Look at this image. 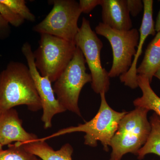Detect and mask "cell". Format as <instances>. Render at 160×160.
<instances>
[{"label": "cell", "mask_w": 160, "mask_h": 160, "mask_svg": "<svg viewBox=\"0 0 160 160\" xmlns=\"http://www.w3.org/2000/svg\"><path fill=\"white\" fill-rule=\"evenodd\" d=\"M21 105L32 112L42 109L29 67L20 62H11L0 72V114Z\"/></svg>", "instance_id": "obj_1"}, {"label": "cell", "mask_w": 160, "mask_h": 160, "mask_svg": "<svg viewBox=\"0 0 160 160\" xmlns=\"http://www.w3.org/2000/svg\"><path fill=\"white\" fill-rule=\"evenodd\" d=\"M105 92L100 93L101 102L97 114L90 121L77 126H70L60 129L56 132L46 138H40L42 141L74 132H83L84 144L92 147H96L98 142H101L103 149L109 151L112 139L118 127L122 118L127 112L115 111L106 101Z\"/></svg>", "instance_id": "obj_2"}, {"label": "cell", "mask_w": 160, "mask_h": 160, "mask_svg": "<svg viewBox=\"0 0 160 160\" xmlns=\"http://www.w3.org/2000/svg\"><path fill=\"white\" fill-rule=\"evenodd\" d=\"M149 111L137 107L122 118L110 143L112 151L110 160H122L123 156L128 153L137 155L151 132V124L147 117Z\"/></svg>", "instance_id": "obj_3"}, {"label": "cell", "mask_w": 160, "mask_h": 160, "mask_svg": "<svg viewBox=\"0 0 160 160\" xmlns=\"http://www.w3.org/2000/svg\"><path fill=\"white\" fill-rule=\"evenodd\" d=\"M39 44L33 52L35 66L41 75L54 82L72 59L76 45L46 33L41 34Z\"/></svg>", "instance_id": "obj_4"}, {"label": "cell", "mask_w": 160, "mask_h": 160, "mask_svg": "<svg viewBox=\"0 0 160 160\" xmlns=\"http://www.w3.org/2000/svg\"><path fill=\"white\" fill-rule=\"evenodd\" d=\"M86 61L77 46L72 59L52 86L59 102L66 110L82 117L78 106L80 92L87 83L91 82V74L86 72Z\"/></svg>", "instance_id": "obj_5"}, {"label": "cell", "mask_w": 160, "mask_h": 160, "mask_svg": "<svg viewBox=\"0 0 160 160\" xmlns=\"http://www.w3.org/2000/svg\"><path fill=\"white\" fill-rule=\"evenodd\" d=\"M53 8L33 31L74 42L78 31V23L81 13L79 4L74 0H54Z\"/></svg>", "instance_id": "obj_6"}, {"label": "cell", "mask_w": 160, "mask_h": 160, "mask_svg": "<svg viewBox=\"0 0 160 160\" xmlns=\"http://www.w3.org/2000/svg\"><path fill=\"white\" fill-rule=\"evenodd\" d=\"M74 42L82 52L91 72L92 89L97 94L106 93L109 89L110 78L109 72L101 63V51L103 44L86 18H83Z\"/></svg>", "instance_id": "obj_7"}, {"label": "cell", "mask_w": 160, "mask_h": 160, "mask_svg": "<svg viewBox=\"0 0 160 160\" xmlns=\"http://www.w3.org/2000/svg\"><path fill=\"white\" fill-rule=\"evenodd\" d=\"M96 33L106 38L112 51V66L109 72V78H115L126 73L131 67L139 40V32L132 29L120 31L99 23L95 28Z\"/></svg>", "instance_id": "obj_8"}, {"label": "cell", "mask_w": 160, "mask_h": 160, "mask_svg": "<svg viewBox=\"0 0 160 160\" xmlns=\"http://www.w3.org/2000/svg\"><path fill=\"white\" fill-rule=\"evenodd\" d=\"M22 51L26 58L28 67L33 79L42 104L43 114L42 121L45 129L52 127V121L55 115L66 110L59 102L55 96L52 82L47 77L40 74L35 64L34 55L29 43L23 44Z\"/></svg>", "instance_id": "obj_9"}, {"label": "cell", "mask_w": 160, "mask_h": 160, "mask_svg": "<svg viewBox=\"0 0 160 160\" xmlns=\"http://www.w3.org/2000/svg\"><path fill=\"white\" fill-rule=\"evenodd\" d=\"M144 14L142 24L139 29V40L136 52L133 58L131 67L125 74L120 76V79L125 86L131 89L138 87L137 82V63L138 60L142 53V47L146 39L149 35H154L156 33L155 24L152 18L153 1L143 0Z\"/></svg>", "instance_id": "obj_10"}, {"label": "cell", "mask_w": 160, "mask_h": 160, "mask_svg": "<svg viewBox=\"0 0 160 160\" xmlns=\"http://www.w3.org/2000/svg\"><path fill=\"white\" fill-rule=\"evenodd\" d=\"M38 139L36 135L27 132L23 128L22 122L15 109H9L0 114V144L2 146L13 142H28Z\"/></svg>", "instance_id": "obj_11"}, {"label": "cell", "mask_w": 160, "mask_h": 160, "mask_svg": "<svg viewBox=\"0 0 160 160\" xmlns=\"http://www.w3.org/2000/svg\"><path fill=\"white\" fill-rule=\"evenodd\" d=\"M101 6L103 24L120 31L132 29L126 0H102Z\"/></svg>", "instance_id": "obj_12"}, {"label": "cell", "mask_w": 160, "mask_h": 160, "mask_svg": "<svg viewBox=\"0 0 160 160\" xmlns=\"http://www.w3.org/2000/svg\"><path fill=\"white\" fill-rule=\"evenodd\" d=\"M18 142L26 151L42 160H72L73 147L69 143L63 145L59 150H55L46 141L40 138L28 142Z\"/></svg>", "instance_id": "obj_13"}, {"label": "cell", "mask_w": 160, "mask_h": 160, "mask_svg": "<svg viewBox=\"0 0 160 160\" xmlns=\"http://www.w3.org/2000/svg\"><path fill=\"white\" fill-rule=\"evenodd\" d=\"M160 69V31L147 46L142 61L137 69V73L148 78L151 83L155 73Z\"/></svg>", "instance_id": "obj_14"}, {"label": "cell", "mask_w": 160, "mask_h": 160, "mask_svg": "<svg viewBox=\"0 0 160 160\" xmlns=\"http://www.w3.org/2000/svg\"><path fill=\"white\" fill-rule=\"evenodd\" d=\"M137 82L138 87L142 90V95L133 101L134 106L145 108L149 111L152 110L160 118V98L152 89L149 79L138 75Z\"/></svg>", "instance_id": "obj_15"}, {"label": "cell", "mask_w": 160, "mask_h": 160, "mask_svg": "<svg viewBox=\"0 0 160 160\" xmlns=\"http://www.w3.org/2000/svg\"><path fill=\"white\" fill-rule=\"evenodd\" d=\"M151 130L146 143L138 152V159L142 160L146 155L154 154L160 157V118L153 112L149 120Z\"/></svg>", "instance_id": "obj_16"}, {"label": "cell", "mask_w": 160, "mask_h": 160, "mask_svg": "<svg viewBox=\"0 0 160 160\" xmlns=\"http://www.w3.org/2000/svg\"><path fill=\"white\" fill-rule=\"evenodd\" d=\"M0 160H41L26 151L19 143L8 145V149L0 151Z\"/></svg>", "instance_id": "obj_17"}, {"label": "cell", "mask_w": 160, "mask_h": 160, "mask_svg": "<svg viewBox=\"0 0 160 160\" xmlns=\"http://www.w3.org/2000/svg\"><path fill=\"white\" fill-rule=\"evenodd\" d=\"M0 2L24 20L31 22L35 21V16L30 12L24 0H0Z\"/></svg>", "instance_id": "obj_18"}, {"label": "cell", "mask_w": 160, "mask_h": 160, "mask_svg": "<svg viewBox=\"0 0 160 160\" xmlns=\"http://www.w3.org/2000/svg\"><path fill=\"white\" fill-rule=\"evenodd\" d=\"M0 14L12 26L19 27L24 23L25 20L10 10L6 5L0 2Z\"/></svg>", "instance_id": "obj_19"}, {"label": "cell", "mask_w": 160, "mask_h": 160, "mask_svg": "<svg viewBox=\"0 0 160 160\" xmlns=\"http://www.w3.org/2000/svg\"><path fill=\"white\" fill-rule=\"evenodd\" d=\"M102 2V0H80L79 4L82 13H89Z\"/></svg>", "instance_id": "obj_20"}, {"label": "cell", "mask_w": 160, "mask_h": 160, "mask_svg": "<svg viewBox=\"0 0 160 160\" xmlns=\"http://www.w3.org/2000/svg\"><path fill=\"white\" fill-rule=\"evenodd\" d=\"M129 13L133 17H136L144 9L143 1L141 0H126Z\"/></svg>", "instance_id": "obj_21"}, {"label": "cell", "mask_w": 160, "mask_h": 160, "mask_svg": "<svg viewBox=\"0 0 160 160\" xmlns=\"http://www.w3.org/2000/svg\"><path fill=\"white\" fill-rule=\"evenodd\" d=\"M9 23L0 14V39L6 38L10 33Z\"/></svg>", "instance_id": "obj_22"}, {"label": "cell", "mask_w": 160, "mask_h": 160, "mask_svg": "<svg viewBox=\"0 0 160 160\" xmlns=\"http://www.w3.org/2000/svg\"><path fill=\"white\" fill-rule=\"evenodd\" d=\"M155 29L156 32H158L160 31V9L158 13L157 18H156V22L155 24Z\"/></svg>", "instance_id": "obj_23"}, {"label": "cell", "mask_w": 160, "mask_h": 160, "mask_svg": "<svg viewBox=\"0 0 160 160\" xmlns=\"http://www.w3.org/2000/svg\"><path fill=\"white\" fill-rule=\"evenodd\" d=\"M154 76L157 78H158V79L160 80V69L157 71V72L155 73Z\"/></svg>", "instance_id": "obj_24"}, {"label": "cell", "mask_w": 160, "mask_h": 160, "mask_svg": "<svg viewBox=\"0 0 160 160\" xmlns=\"http://www.w3.org/2000/svg\"><path fill=\"white\" fill-rule=\"evenodd\" d=\"M3 146L0 144V151H2V150H3L2 149Z\"/></svg>", "instance_id": "obj_25"}]
</instances>
